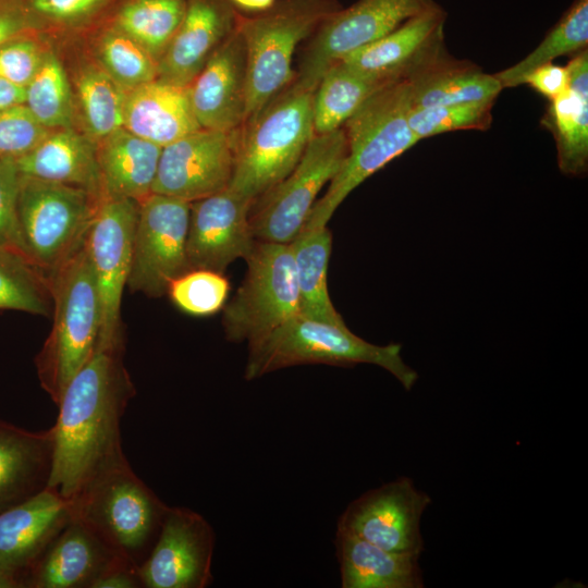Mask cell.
Wrapping results in <instances>:
<instances>
[{"label":"cell","mask_w":588,"mask_h":588,"mask_svg":"<svg viewBox=\"0 0 588 588\" xmlns=\"http://www.w3.org/2000/svg\"><path fill=\"white\" fill-rule=\"evenodd\" d=\"M124 343L97 346L57 405L48 487L73 500L105 467L126 456L120 422L135 387L124 366Z\"/></svg>","instance_id":"obj_1"},{"label":"cell","mask_w":588,"mask_h":588,"mask_svg":"<svg viewBox=\"0 0 588 588\" xmlns=\"http://www.w3.org/2000/svg\"><path fill=\"white\" fill-rule=\"evenodd\" d=\"M402 345H377L354 334L345 322L334 323L301 313L248 343L244 377L257 379L266 373L297 365L324 364L350 367L371 364L390 372L406 391L418 373L402 358Z\"/></svg>","instance_id":"obj_2"},{"label":"cell","mask_w":588,"mask_h":588,"mask_svg":"<svg viewBox=\"0 0 588 588\" xmlns=\"http://www.w3.org/2000/svg\"><path fill=\"white\" fill-rule=\"evenodd\" d=\"M409 110L411 87L400 78L372 94L343 124L346 157L303 228L326 226L356 187L419 142L408 125Z\"/></svg>","instance_id":"obj_3"},{"label":"cell","mask_w":588,"mask_h":588,"mask_svg":"<svg viewBox=\"0 0 588 588\" xmlns=\"http://www.w3.org/2000/svg\"><path fill=\"white\" fill-rule=\"evenodd\" d=\"M342 8L339 0H275L252 15L237 11L235 27L246 50L243 125L291 84L296 47Z\"/></svg>","instance_id":"obj_4"},{"label":"cell","mask_w":588,"mask_h":588,"mask_svg":"<svg viewBox=\"0 0 588 588\" xmlns=\"http://www.w3.org/2000/svg\"><path fill=\"white\" fill-rule=\"evenodd\" d=\"M314 96L291 83L237 131L230 189L255 203L294 169L315 135Z\"/></svg>","instance_id":"obj_5"},{"label":"cell","mask_w":588,"mask_h":588,"mask_svg":"<svg viewBox=\"0 0 588 588\" xmlns=\"http://www.w3.org/2000/svg\"><path fill=\"white\" fill-rule=\"evenodd\" d=\"M49 281L53 322L35 365L41 388L58 405L99 340L100 302L85 245L49 275Z\"/></svg>","instance_id":"obj_6"},{"label":"cell","mask_w":588,"mask_h":588,"mask_svg":"<svg viewBox=\"0 0 588 588\" xmlns=\"http://www.w3.org/2000/svg\"><path fill=\"white\" fill-rule=\"evenodd\" d=\"M71 503L74 516L137 567L151 551L168 507L126 457L97 473Z\"/></svg>","instance_id":"obj_7"},{"label":"cell","mask_w":588,"mask_h":588,"mask_svg":"<svg viewBox=\"0 0 588 588\" xmlns=\"http://www.w3.org/2000/svg\"><path fill=\"white\" fill-rule=\"evenodd\" d=\"M99 203L81 187L22 175L17 215L25 253L48 278L83 247Z\"/></svg>","instance_id":"obj_8"},{"label":"cell","mask_w":588,"mask_h":588,"mask_svg":"<svg viewBox=\"0 0 588 588\" xmlns=\"http://www.w3.org/2000/svg\"><path fill=\"white\" fill-rule=\"evenodd\" d=\"M246 261V275L223 310L224 333L232 342L259 340L299 313L290 244L256 241Z\"/></svg>","instance_id":"obj_9"},{"label":"cell","mask_w":588,"mask_h":588,"mask_svg":"<svg viewBox=\"0 0 588 588\" xmlns=\"http://www.w3.org/2000/svg\"><path fill=\"white\" fill-rule=\"evenodd\" d=\"M347 154L343 127L315 134L294 169L255 200L249 221L257 241L291 243L305 225L318 194Z\"/></svg>","instance_id":"obj_10"},{"label":"cell","mask_w":588,"mask_h":588,"mask_svg":"<svg viewBox=\"0 0 588 588\" xmlns=\"http://www.w3.org/2000/svg\"><path fill=\"white\" fill-rule=\"evenodd\" d=\"M437 5L434 0H358L342 8L311 35L291 83L315 91L322 75L346 56Z\"/></svg>","instance_id":"obj_11"},{"label":"cell","mask_w":588,"mask_h":588,"mask_svg":"<svg viewBox=\"0 0 588 588\" xmlns=\"http://www.w3.org/2000/svg\"><path fill=\"white\" fill-rule=\"evenodd\" d=\"M191 203L151 193L138 203L127 287L149 297L167 294L189 270L186 240Z\"/></svg>","instance_id":"obj_12"},{"label":"cell","mask_w":588,"mask_h":588,"mask_svg":"<svg viewBox=\"0 0 588 588\" xmlns=\"http://www.w3.org/2000/svg\"><path fill=\"white\" fill-rule=\"evenodd\" d=\"M138 201L101 198L85 240V249L100 302L97 346L124 343L121 302L131 269L133 234Z\"/></svg>","instance_id":"obj_13"},{"label":"cell","mask_w":588,"mask_h":588,"mask_svg":"<svg viewBox=\"0 0 588 588\" xmlns=\"http://www.w3.org/2000/svg\"><path fill=\"white\" fill-rule=\"evenodd\" d=\"M430 503L431 498L411 478L400 477L353 500L339 517L336 529L388 551L420 555V518Z\"/></svg>","instance_id":"obj_14"},{"label":"cell","mask_w":588,"mask_h":588,"mask_svg":"<svg viewBox=\"0 0 588 588\" xmlns=\"http://www.w3.org/2000/svg\"><path fill=\"white\" fill-rule=\"evenodd\" d=\"M215 531L197 512L168 506L158 538L138 567L145 588H205L212 580Z\"/></svg>","instance_id":"obj_15"},{"label":"cell","mask_w":588,"mask_h":588,"mask_svg":"<svg viewBox=\"0 0 588 588\" xmlns=\"http://www.w3.org/2000/svg\"><path fill=\"white\" fill-rule=\"evenodd\" d=\"M236 133L199 128L162 147L152 193L193 203L229 187Z\"/></svg>","instance_id":"obj_16"},{"label":"cell","mask_w":588,"mask_h":588,"mask_svg":"<svg viewBox=\"0 0 588 588\" xmlns=\"http://www.w3.org/2000/svg\"><path fill=\"white\" fill-rule=\"evenodd\" d=\"M253 201L229 187L191 203L186 240L189 269L223 273L236 259H247L256 244L249 215Z\"/></svg>","instance_id":"obj_17"},{"label":"cell","mask_w":588,"mask_h":588,"mask_svg":"<svg viewBox=\"0 0 588 588\" xmlns=\"http://www.w3.org/2000/svg\"><path fill=\"white\" fill-rule=\"evenodd\" d=\"M127 564L134 565L73 514L26 573L22 587L93 588L100 577Z\"/></svg>","instance_id":"obj_18"},{"label":"cell","mask_w":588,"mask_h":588,"mask_svg":"<svg viewBox=\"0 0 588 588\" xmlns=\"http://www.w3.org/2000/svg\"><path fill=\"white\" fill-rule=\"evenodd\" d=\"M201 128L233 133L245 119L246 50L236 27L212 52L187 86Z\"/></svg>","instance_id":"obj_19"},{"label":"cell","mask_w":588,"mask_h":588,"mask_svg":"<svg viewBox=\"0 0 588 588\" xmlns=\"http://www.w3.org/2000/svg\"><path fill=\"white\" fill-rule=\"evenodd\" d=\"M445 10L416 15L382 38L350 53L341 62L364 75L385 81L406 78L446 50Z\"/></svg>","instance_id":"obj_20"},{"label":"cell","mask_w":588,"mask_h":588,"mask_svg":"<svg viewBox=\"0 0 588 588\" xmlns=\"http://www.w3.org/2000/svg\"><path fill=\"white\" fill-rule=\"evenodd\" d=\"M73 517L71 501L46 488L0 513V569L20 583Z\"/></svg>","instance_id":"obj_21"},{"label":"cell","mask_w":588,"mask_h":588,"mask_svg":"<svg viewBox=\"0 0 588 588\" xmlns=\"http://www.w3.org/2000/svg\"><path fill=\"white\" fill-rule=\"evenodd\" d=\"M237 11L229 0H187L181 25L158 60L156 79L187 87L235 27Z\"/></svg>","instance_id":"obj_22"},{"label":"cell","mask_w":588,"mask_h":588,"mask_svg":"<svg viewBox=\"0 0 588 588\" xmlns=\"http://www.w3.org/2000/svg\"><path fill=\"white\" fill-rule=\"evenodd\" d=\"M53 428L30 431L0 419V513L48 487Z\"/></svg>","instance_id":"obj_23"},{"label":"cell","mask_w":588,"mask_h":588,"mask_svg":"<svg viewBox=\"0 0 588 588\" xmlns=\"http://www.w3.org/2000/svg\"><path fill=\"white\" fill-rule=\"evenodd\" d=\"M565 68L568 89L550 100L541 125L554 137L560 171L583 177L588 170V50L577 52Z\"/></svg>","instance_id":"obj_24"},{"label":"cell","mask_w":588,"mask_h":588,"mask_svg":"<svg viewBox=\"0 0 588 588\" xmlns=\"http://www.w3.org/2000/svg\"><path fill=\"white\" fill-rule=\"evenodd\" d=\"M123 127L160 147L201 128L187 87L158 79L126 93Z\"/></svg>","instance_id":"obj_25"},{"label":"cell","mask_w":588,"mask_h":588,"mask_svg":"<svg viewBox=\"0 0 588 588\" xmlns=\"http://www.w3.org/2000/svg\"><path fill=\"white\" fill-rule=\"evenodd\" d=\"M405 79L411 87V109L495 101L503 89L494 74L452 57L448 50Z\"/></svg>","instance_id":"obj_26"},{"label":"cell","mask_w":588,"mask_h":588,"mask_svg":"<svg viewBox=\"0 0 588 588\" xmlns=\"http://www.w3.org/2000/svg\"><path fill=\"white\" fill-rule=\"evenodd\" d=\"M162 147L124 127L97 144L101 198L143 200L152 193Z\"/></svg>","instance_id":"obj_27"},{"label":"cell","mask_w":588,"mask_h":588,"mask_svg":"<svg viewBox=\"0 0 588 588\" xmlns=\"http://www.w3.org/2000/svg\"><path fill=\"white\" fill-rule=\"evenodd\" d=\"M16 163L24 176L81 187L100 198L97 144L71 127L52 130Z\"/></svg>","instance_id":"obj_28"},{"label":"cell","mask_w":588,"mask_h":588,"mask_svg":"<svg viewBox=\"0 0 588 588\" xmlns=\"http://www.w3.org/2000/svg\"><path fill=\"white\" fill-rule=\"evenodd\" d=\"M335 552L343 588H421L419 556L382 549L336 529Z\"/></svg>","instance_id":"obj_29"},{"label":"cell","mask_w":588,"mask_h":588,"mask_svg":"<svg viewBox=\"0 0 588 588\" xmlns=\"http://www.w3.org/2000/svg\"><path fill=\"white\" fill-rule=\"evenodd\" d=\"M296 270L299 313L315 319L341 323L328 291V265L332 234L328 226L303 228L289 243Z\"/></svg>","instance_id":"obj_30"},{"label":"cell","mask_w":588,"mask_h":588,"mask_svg":"<svg viewBox=\"0 0 588 588\" xmlns=\"http://www.w3.org/2000/svg\"><path fill=\"white\" fill-rule=\"evenodd\" d=\"M391 82L336 63L322 75L315 90L314 133L324 134L341 128L372 94Z\"/></svg>","instance_id":"obj_31"},{"label":"cell","mask_w":588,"mask_h":588,"mask_svg":"<svg viewBox=\"0 0 588 588\" xmlns=\"http://www.w3.org/2000/svg\"><path fill=\"white\" fill-rule=\"evenodd\" d=\"M588 46V0H574L542 41L524 59L494 74L503 88L525 84L536 68Z\"/></svg>","instance_id":"obj_32"},{"label":"cell","mask_w":588,"mask_h":588,"mask_svg":"<svg viewBox=\"0 0 588 588\" xmlns=\"http://www.w3.org/2000/svg\"><path fill=\"white\" fill-rule=\"evenodd\" d=\"M0 309L51 316L49 278L24 254L0 247Z\"/></svg>","instance_id":"obj_33"},{"label":"cell","mask_w":588,"mask_h":588,"mask_svg":"<svg viewBox=\"0 0 588 588\" xmlns=\"http://www.w3.org/2000/svg\"><path fill=\"white\" fill-rule=\"evenodd\" d=\"M187 0H133L119 13V30L134 39L157 61L184 17Z\"/></svg>","instance_id":"obj_34"},{"label":"cell","mask_w":588,"mask_h":588,"mask_svg":"<svg viewBox=\"0 0 588 588\" xmlns=\"http://www.w3.org/2000/svg\"><path fill=\"white\" fill-rule=\"evenodd\" d=\"M126 93L105 70L87 69L79 75L77 99L94 142L123 127Z\"/></svg>","instance_id":"obj_35"},{"label":"cell","mask_w":588,"mask_h":588,"mask_svg":"<svg viewBox=\"0 0 588 588\" xmlns=\"http://www.w3.org/2000/svg\"><path fill=\"white\" fill-rule=\"evenodd\" d=\"M25 106L49 130L71 127L72 90L65 71L52 53H45L36 74L25 87Z\"/></svg>","instance_id":"obj_36"},{"label":"cell","mask_w":588,"mask_h":588,"mask_svg":"<svg viewBox=\"0 0 588 588\" xmlns=\"http://www.w3.org/2000/svg\"><path fill=\"white\" fill-rule=\"evenodd\" d=\"M100 60L103 70L126 91L157 78L158 61L119 29L102 38Z\"/></svg>","instance_id":"obj_37"},{"label":"cell","mask_w":588,"mask_h":588,"mask_svg":"<svg viewBox=\"0 0 588 588\" xmlns=\"http://www.w3.org/2000/svg\"><path fill=\"white\" fill-rule=\"evenodd\" d=\"M495 101L464 102L422 109H411L408 125L419 139L452 131H487L492 123Z\"/></svg>","instance_id":"obj_38"},{"label":"cell","mask_w":588,"mask_h":588,"mask_svg":"<svg viewBox=\"0 0 588 588\" xmlns=\"http://www.w3.org/2000/svg\"><path fill=\"white\" fill-rule=\"evenodd\" d=\"M230 284L221 272L207 269H189L169 284L174 305L194 316L212 315L225 305Z\"/></svg>","instance_id":"obj_39"},{"label":"cell","mask_w":588,"mask_h":588,"mask_svg":"<svg viewBox=\"0 0 588 588\" xmlns=\"http://www.w3.org/2000/svg\"><path fill=\"white\" fill-rule=\"evenodd\" d=\"M51 131L24 103L0 112V158L17 160L30 152Z\"/></svg>","instance_id":"obj_40"},{"label":"cell","mask_w":588,"mask_h":588,"mask_svg":"<svg viewBox=\"0 0 588 588\" xmlns=\"http://www.w3.org/2000/svg\"><path fill=\"white\" fill-rule=\"evenodd\" d=\"M21 177L15 159L0 158V247L26 256L17 215Z\"/></svg>","instance_id":"obj_41"},{"label":"cell","mask_w":588,"mask_h":588,"mask_svg":"<svg viewBox=\"0 0 588 588\" xmlns=\"http://www.w3.org/2000/svg\"><path fill=\"white\" fill-rule=\"evenodd\" d=\"M44 54L26 35L9 40L0 46V76L25 88L39 69Z\"/></svg>","instance_id":"obj_42"},{"label":"cell","mask_w":588,"mask_h":588,"mask_svg":"<svg viewBox=\"0 0 588 588\" xmlns=\"http://www.w3.org/2000/svg\"><path fill=\"white\" fill-rule=\"evenodd\" d=\"M30 11L24 0H0V46L26 35L33 26Z\"/></svg>","instance_id":"obj_43"},{"label":"cell","mask_w":588,"mask_h":588,"mask_svg":"<svg viewBox=\"0 0 588 588\" xmlns=\"http://www.w3.org/2000/svg\"><path fill=\"white\" fill-rule=\"evenodd\" d=\"M525 84L550 101L568 89L567 70L552 62L546 63L532 70L526 77Z\"/></svg>","instance_id":"obj_44"},{"label":"cell","mask_w":588,"mask_h":588,"mask_svg":"<svg viewBox=\"0 0 588 588\" xmlns=\"http://www.w3.org/2000/svg\"><path fill=\"white\" fill-rule=\"evenodd\" d=\"M102 0H30L29 7L41 15L70 20L91 11Z\"/></svg>","instance_id":"obj_45"},{"label":"cell","mask_w":588,"mask_h":588,"mask_svg":"<svg viewBox=\"0 0 588 588\" xmlns=\"http://www.w3.org/2000/svg\"><path fill=\"white\" fill-rule=\"evenodd\" d=\"M143 587L138 567L134 565L119 566L100 577L93 588H138Z\"/></svg>","instance_id":"obj_46"},{"label":"cell","mask_w":588,"mask_h":588,"mask_svg":"<svg viewBox=\"0 0 588 588\" xmlns=\"http://www.w3.org/2000/svg\"><path fill=\"white\" fill-rule=\"evenodd\" d=\"M26 91L0 76V112L17 105L25 103Z\"/></svg>","instance_id":"obj_47"},{"label":"cell","mask_w":588,"mask_h":588,"mask_svg":"<svg viewBox=\"0 0 588 588\" xmlns=\"http://www.w3.org/2000/svg\"><path fill=\"white\" fill-rule=\"evenodd\" d=\"M238 11L257 13L270 8L275 0H229Z\"/></svg>","instance_id":"obj_48"}]
</instances>
